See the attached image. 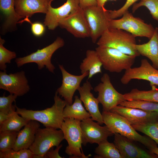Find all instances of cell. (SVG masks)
Here are the masks:
<instances>
[{
  "label": "cell",
  "mask_w": 158,
  "mask_h": 158,
  "mask_svg": "<svg viewBox=\"0 0 158 158\" xmlns=\"http://www.w3.org/2000/svg\"><path fill=\"white\" fill-rule=\"evenodd\" d=\"M126 100H143L158 103V89L154 87L149 90H141L137 88L124 94Z\"/></svg>",
  "instance_id": "4316f807"
},
{
  "label": "cell",
  "mask_w": 158,
  "mask_h": 158,
  "mask_svg": "<svg viewBox=\"0 0 158 158\" xmlns=\"http://www.w3.org/2000/svg\"><path fill=\"white\" fill-rule=\"evenodd\" d=\"M80 8L79 0H66L63 5L57 8L52 7L51 4L46 14L44 24L49 29L54 30L61 20Z\"/></svg>",
  "instance_id": "9a60e30c"
},
{
  "label": "cell",
  "mask_w": 158,
  "mask_h": 158,
  "mask_svg": "<svg viewBox=\"0 0 158 158\" xmlns=\"http://www.w3.org/2000/svg\"><path fill=\"white\" fill-rule=\"evenodd\" d=\"M64 40L57 37L51 44L30 54L22 57L16 58L15 60L18 67L26 63H35L37 65L39 70L46 68L50 72L54 73L55 68L51 61V56L54 52L64 45Z\"/></svg>",
  "instance_id": "52a82bcc"
},
{
  "label": "cell",
  "mask_w": 158,
  "mask_h": 158,
  "mask_svg": "<svg viewBox=\"0 0 158 158\" xmlns=\"http://www.w3.org/2000/svg\"><path fill=\"white\" fill-rule=\"evenodd\" d=\"M59 68L62 75V83L56 91L60 96L63 98L66 104L71 105L73 103L74 94L80 87L82 80L88 76L87 72L80 75H74L68 72L62 65H59Z\"/></svg>",
  "instance_id": "e0dca14e"
},
{
  "label": "cell",
  "mask_w": 158,
  "mask_h": 158,
  "mask_svg": "<svg viewBox=\"0 0 158 158\" xmlns=\"http://www.w3.org/2000/svg\"><path fill=\"white\" fill-rule=\"evenodd\" d=\"M95 50L104 69L111 73H119L131 68L136 58L111 47L98 46Z\"/></svg>",
  "instance_id": "277c9868"
},
{
  "label": "cell",
  "mask_w": 158,
  "mask_h": 158,
  "mask_svg": "<svg viewBox=\"0 0 158 158\" xmlns=\"http://www.w3.org/2000/svg\"><path fill=\"white\" fill-rule=\"evenodd\" d=\"M80 6L83 9L88 7L97 5L96 0H79Z\"/></svg>",
  "instance_id": "f35d334b"
},
{
  "label": "cell",
  "mask_w": 158,
  "mask_h": 158,
  "mask_svg": "<svg viewBox=\"0 0 158 158\" xmlns=\"http://www.w3.org/2000/svg\"><path fill=\"white\" fill-rule=\"evenodd\" d=\"M92 89L90 82L87 80L78 90L80 95V99L83 102L86 110L90 114L92 118L100 125H102L103 121L102 114L99 108V102L97 98L95 97L91 92Z\"/></svg>",
  "instance_id": "ffe728a7"
},
{
  "label": "cell",
  "mask_w": 158,
  "mask_h": 158,
  "mask_svg": "<svg viewBox=\"0 0 158 158\" xmlns=\"http://www.w3.org/2000/svg\"><path fill=\"white\" fill-rule=\"evenodd\" d=\"M0 89L21 96L27 93L30 88L25 72L22 71L8 74L6 71H0Z\"/></svg>",
  "instance_id": "5bb4252c"
},
{
  "label": "cell",
  "mask_w": 158,
  "mask_h": 158,
  "mask_svg": "<svg viewBox=\"0 0 158 158\" xmlns=\"http://www.w3.org/2000/svg\"><path fill=\"white\" fill-rule=\"evenodd\" d=\"M8 114L0 111V125L4 123L8 118Z\"/></svg>",
  "instance_id": "ab89813d"
},
{
  "label": "cell",
  "mask_w": 158,
  "mask_h": 158,
  "mask_svg": "<svg viewBox=\"0 0 158 158\" xmlns=\"http://www.w3.org/2000/svg\"><path fill=\"white\" fill-rule=\"evenodd\" d=\"M33 158H47L46 154L44 155L34 154Z\"/></svg>",
  "instance_id": "7bdbcfd3"
},
{
  "label": "cell",
  "mask_w": 158,
  "mask_h": 158,
  "mask_svg": "<svg viewBox=\"0 0 158 158\" xmlns=\"http://www.w3.org/2000/svg\"><path fill=\"white\" fill-rule=\"evenodd\" d=\"M40 127L38 121L30 120L24 128L18 132L13 149L18 151L23 149H29L34 142L36 133Z\"/></svg>",
  "instance_id": "44dd1931"
},
{
  "label": "cell",
  "mask_w": 158,
  "mask_h": 158,
  "mask_svg": "<svg viewBox=\"0 0 158 158\" xmlns=\"http://www.w3.org/2000/svg\"><path fill=\"white\" fill-rule=\"evenodd\" d=\"M125 118L131 125H143L158 120V113L118 105L110 111Z\"/></svg>",
  "instance_id": "ac0fdd59"
},
{
  "label": "cell",
  "mask_w": 158,
  "mask_h": 158,
  "mask_svg": "<svg viewBox=\"0 0 158 158\" xmlns=\"http://www.w3.org/2000/svg\"><path fill=\"white\" fill-rule=\"evenodd\" d=\"M143 6L146 7L152 18L158 21V0H140L138 3L133 4V12L134 13L139 8Z\"/></svg>",
  "instance_id": "d6a6232c"
},
{
  "label": "cell",
  "mask_w": 158,
  "mask_h": 158,
  "mask_svg": "<svg viewBox=\"0 0 158 158\" xmlns=\"http://www.w3.org/2000/svg\"><path fill=\"white\" fill-rule=\"evenodd\" d=\"M121 106L141 109L143 110L158 113V103L143 100H126L120 105Z\"/></svg>",
  "instance_id": "f1b7e54d"
},
{
  "label": "cell",
  "mask_w": 158,
  "mask_h": 158,
  "mask_svg": "<svg viewBox=\"0 0 158 158\" xmlns=\"http://www.w3.org/2000/svg\"><path fill=\"white\" fill-rule=\"evenodd\" d=\"M149 150L158 157V147L157 146H155L151 148Z\"/></svg>",
  "instance_id": "b9f144b4"
},
{
  "label": "cell",
  "mask_w": 158,
  "mask_h": 158,
  "mask_svg": "<svg viewBox=\"0 0 158 158\" xmlns=\"http://www.w3.org/2000/svg\"><path fill=\"white\" fill-rule=\"evenodd\" d=\"M26 21L30 23L31 25V30L32 34L37 37H40L42 35L45 31V25L40 22L32 23L29 18L26 17L21 21H19L18 23H22Z\"/></svg>",
  "instance_id": "8d00e7d4"
},
{
  "label": "cell",
  "mask_w": 158,
  "mask_h": 158,
  "mask_svg": "<svg viewBox=\"0 0 158 158\" xmlns=\"http://www.w3.org/2000/svg\"><path fill=\"white\" fill-rule=\"evenodd\" d=\"M101 81V82L95 87L94 90L98 92L97 98L102 105L103 111H110L126 100L124 95L118 92L114 87L107 73L103 74Z\"/></svg>",
  "instance_id": "30bf717a"
},
{
  "label": "cell",
  "mask_w": 158,
  "mask_h": 158,
  "mask_svg": "<svg viewBox=\"0 0 158 158\" xmlns=\"http://www.w3.org/2000/svg\"><path fill=\"white\" fill-rule=\"evenodd\" d=\"M97 44L99 46L114 48L135 57L140 55L135 48V37L123 30L108 29L99 38Z\"/></svg>",
  "instance_id": "3957f363"
},
{
  "label": "cell",
  "mask_w": 158,
  "mask_h": 158,
  "mask_svg": "<svg viewBox=\"0 0 158 158\" xmlns=\"http://www.w3.org/2000/svg\"><path fill=\"white\" fill-rule=\"evenodd\" d=\"M15 0H0V9L4 15L3 29L11 30L16 29L20 19L15 11Z\"/></svg>",
  "instance_id": "603a6c76"
},
{
  "label": "cell",
  "mask_w": 158,
  "mask_h": 158,
  "mask_svg": "<svg viewBox=\"0 0 158 158\" xmlns=\"http://www.w3.org/2000/svg\"><path fill=\"white\" fill-rule=\"evenodd\" d=\"M64 139L61 129L39 128L36 133L35 140L29 149L34 154L44 155L52 147L59 145Z\"/></svg>",
  "instance_id": "9c48e42d"
},
{
  "label": "cell",
  "mask_w": 158,
  "mask_h": 158,
  "mask_svg": "<svg viewBox=\"0 0 158 158\" xmlns=\"http://www.w3.org/2000/svg\"><path fill=\"white\" fill-rule=\"evenodd\" d=\"M103 123L114 134L118 133L131 140L139 142L149 150L157 146V144L150 138L139 134L124 117L110 111H103Z\"/></svg>",
  "instance_id": "7a4b0ae2"
},
{
  "label": "cell",
  "mask_w": 158,
  "mask_h": 158,
  "mask_svg": "<svg viewBox=\"0 0 158 158\" xmlns=\"http://www.w3.org/2000/svg\"><path fill=\"white\" fill-rule=\"evenodd\" d=\"M18 96L15 95L10 94L5 96L4 94L0 97V111L8 114L12 109V103L15 102Z\"/></svg>",
  "instance_id": "e575fe53"
},
{
  "label": "cell",
  "mask_w": 158,
  "mask_h": 158,
  "mask_svg": "<svg viewBox=\"0 0 158 158\" xmlns=\"http://www.w3.org/2000/svg\"><path fill=\"white\" fill-rule=\"evenodd\" d=\"M138 0H126L124 5L119 9L109 10L110 19H115L122 16L126 12L128 11V9L130 6Z\"/></svg>",
  "instance_id": "d590c367"
},
{
  "label": "cell",
  "mask_w": 158,
  "mask_h": 158,
  "mask_svg": "<svg viewBox=\"0 0 158 158\" xmlns=\"http://www.w3.org/2000/svg\"><path fill=\"white\" fill-rule=\"evenodd\" d=\"M34 154L29 149L16 151L13 149L0 152V158H33Z\"/></svg>",
  "instance_id": "836d02e7"
},
{
  "label": "cell",
  "mask_w": 158,
  "mask_h": 158,
  "mask_svg": "<svg viewBox=\"0 0 158 158\" xmlns=\"http://www.w3.org/2000/svg\"><path fill=\"white\" fill-rule=\"evenodd\" d=\"M93 121L89 118L81 121L82 144L85 146L88 143L98 144L114 135L107 126H101L98 122Z\"/></svg>",
  "instance_id": "8fae6325"
},
{
  "label": "cell",
  "mask_w": 158,
  "mask_h": 158,
  "mask_svg": "<svg viewBox=\"0 0 158 158\" xmlns=\"http://www.w3.org/2000/svg\"><path fill=\"white\" fill-rule=\"evenodd\" d=\"M116 1L117 0H96L97 5L103 8H104V6L106 3L108 1Z\"/></svg>",
  "instance_id": "60d3db41"
},
{
  "label": "cell",
  "mask_w": 158,
  "mask_h": 158,
  "mask_svg": "<svg viewBox=\"0 0 158 158\" xmlns=\"http://www.w3.org/2000/svg\"><path fill=\"white\" fill-rule=\"evenodd\" d=\"M102 66L96 50L88 49L86 51L85 57L80 63V69L81 74L89 72V79L97 73H102Z\"/></svg>",
  "instance_id": "cb8c5ba5"
},
{
  "label": "cell",
  "mask_w": 158,
  "mask_h": 158,
  "mask_svg": "<svg viewBox=\"0 0 158 158\" xmlns=\"http://www.w3.org/2000/svg\"><path fill=\"white\" fill-rule=\"evenodd\" d=\"M56 92L54 103L52 106L41 110L20 108L15 105L17 113L29 120H35L42 123L45 127L61 129L64 121L63 112L66 103L61 99Z\"/></svg>",
  "instance_id": "6da1fadb"
},
{
  "label": "cell",
  "mask_w": 158,
  "mask_h": 158,
  "mask_svg": "<svg viewBox=\"0 0 158 158\" xmlns=\"http://www.w3.org/2000/svg\"><path fill=\"white\" fill-rule=\"evenodd\" d=\"M59 26L66 29L75 37H90V29L83 10L80 7L61 20Z\"/></svg>",
  "instance_id": "7c38bea8"
},
{
  "label": "cell",
  "mask_w": 158,
  "mask_h": 158,
  "mask_svg": "<svg viewBox=\"0 0 158 158\" xmlns=\"http://www.w3.org/2000/svg\"><path fill=\"white\" fill-rule=\"evenodd\" d=\"M5 42L4 40L0 37V69L6 72V63H10L12 59L16 57V53L9 50L3 45Z\"/></svg>",
  "instance_id": "1f68e13d"
},
{
  "label": "cell",
  "mask_w": 158,
  "mask_h": 158,
  "mask_svg": "<svg viewBox=\"0 0 158 158\" xmlns=\"http://www.w3.org/2000/svg\"><path fill=\"white\" fill-rule=\"evenodd\" d=\"M140 55L145 56L152 62V66L158 70V28L156 27L149 41L144 44L135 45Z\"/></svg>",
  "instance_id": "7402d4cb"
},
{
  "label": "cell",
  "mask_w": 158,
  "mask_h": 158,
  "mask_svg": "<svg viewBox=\"0 0 158 158\" xmlns=\"http://www.w3.org/2000/svg\"><path fill=\"white\" fill-rule=\"evenodd\" d=\"M74 98V101L72 104H66L63 112L64 118H73L81 121L90 118V114L83 106L80 98L77 95Z\"/></svg>",
  "instance_id": "d4e9b609"
},
{
  "label": "cell",
  "mask_w": 158,
  "mask_h": 158,
  "mask_svg": "<svg viewBox=\"0 0 158 158\" xmlns=\"http://www.w3.org/2000/svg\"><path fill=\"white\" fill-rule=\"evenodd\" d=\"M18 132L5 130L0 132V152L13 149Z\"/></svg>",
  "instance_id": "4dcf8cb0"
},
{
  "label": "cell",
  "mask_w": 158,
  "mask_h": 158,
  "mask_svg": "<svg viewBox=\"0 0 158 158\" xmlns=\"http://www.w3.org/2000/svg\"><path fill=\"white\" fill-rule=\"evenodd\" d=\"M136 130L144 133L158 145V120L143 125H131Z\"/></svg>",
  "instance_id": "f546056e"
},
{
  "label": "cell",
  "mask_w": 158,
  "mask_h": 158,
  "mask_svg": "<svg viewBox=\"0 0 158 158\" xmlns=\"http://www.w3.org/2000/svg\"><path fill=\"white\" fill-rule=\"evenodd\" d=\"M63 146L62 144H60L58 146L56 147L55 150L54 147L51 148L45 154L47 158H63L60 156L59 151L60 149Z\"/></svg>",
  "instance_id": "74e56055"
},
{
  "label": "cell",
  "mask_w": 158,
  "mask_h": 158,
  "mask_svg": "<svg viewBox=\"0 0 158 158\" xmlns=\"http://www.w3.org/2000/svg\"><path fill=\"white\" fill-rule=\"evenodd\" d=\"M95 152V158H122L118 149L114 143L109 142L107 140L98 144Z\"/></svg>",
  "instance_id": "83f0119b"
},
{
  "label": "cell",
  "mask_w": 158,
  "mask_h": 158,
  "mask_svg": "<svg viewBox=\"0 0 158 158\" xmlns=\"http://www.w3.org/2000/svg\"><path fill=\"white\" fill-rule=\"evenodd\" d=\"M90 31V37L95 43L109 28L110 20L109 10L97 5L83 9Z\"/></svg>",
  "instance_id": "ba28073f"
},
{
  "label": "cell",
  "mask_w": 158,
  "mask_h": 158,
  "mask_svg": "<svg viewBox=\"0 0 158 158\" xmlns=\"http://www.w3.org/2000/svg\"><path fill=\"white\" fill-rule=\"evenodd\" d=\"M109 28L123 30L135 37H145L149 39L152 37L155 29L151 24L146 23L140 18L134 17L128 11L119 19H111Z\"/></svg>",
  "instance_id": "8992f818"
},
{
  "label": "cell",
  "mask_w": 158,
  "mask_h": 158,
  "mask_svg": "<svg viewBox=\"0 0 158 158\" xmlns=\"http://www.w3.org/2000/svg\"><path fill=\"white\" fill-rule=\"evenodd\" d=\"M15 105L8 114L7 119L0 125V132L5 130L19 132L29 122L28 120L20 116L15 110Z\"/></svg>",
  "instance_id": "484cf974"
},
{
  "label": "cell",
  "mask_w": 158,
  "mask_h": 158,
  "mask_svg": "<svg viewBox=\"0 0 158 158\" xmlns=\"http://www.w3.org/2000/svg\"><path fill=\"white\" fill-rule=\"evenodd\" d=\"M81 121L73 118H64L61 126L64 139L68 144L65 152L71 158H86L91 156H85L83 151Z\"/></svg>",
  "instance_id": "5b68a950"
},
{
  "label": "cell",
  "mask_w": 158,
  "mask_h": 158,
  "mask_svg": "<svg viewBox=\"0 0 158 158\" xmlns=\"http://www.w3.org/2000/svg\"><path fill=\"white\" fill-rule=\"evenodd\" d=\"M54 0H15V11L19 19L30 18L35 13L46 14Z\"/></svg>",
  "instance_id": "d6986e66"
},
{
  "label": "cell",
  "mask_w": 158,
  "mask_h": 158,
  "mask_svg": "<svg viewBox=\"0 0 158 158\" xmlns=\"http://www.w3.org/2000/svg\"><path fill=\"white\" fill-rule=\"evenodd\" d=\"M114 143L122 158H157L150 150L140 147L131 140L119 133L114 134Z\"/></svg>",
  "instance_id": "2e32d148"
},
{
  "label": "cell",
  "mask_w": 158,
  "mask_h": 158,
  "mask_svg": "<svg viewBox=\"0 0 158 158\" xmlns=\"http://www.w3.org/2000/svg\"><path fill=\"white\" fill-rule=\"evenodd\" d=\"M133 79L149 81L152 87L158 85V70L153 67L146 59H142L140 65L125 70L121 78V83L126 85Z\"/></svg>",
  "instance_id": "4fadbf2b"
}]
</instances>
